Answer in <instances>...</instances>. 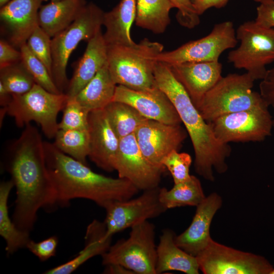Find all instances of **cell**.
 <instances>
[{
  "instance_id": "48",
  "label": "cell",
  "mask_w": 274,
  "mask_h": 274,
  "mask_svg": "<svg viewBox=\"0 0 274 274\" xmlns=\"http://www.w3.org/2000/svg\"><path fill=\"white\" fill-rule=\"evenodd\" d=\"M198 1V0H191V1H192V2L193 3V4L194 3H195V2L196 1Z\"/></svg>"
},
{
  "instance_id": "23",
  "label": "cell",
  "mask_w": 274,
  "mask_h": 274,
  "mask_svg": "<svg viewBox=\"0 0 274 274\" xmlns=\"http://www.w3.org/2000/svg\"><path fill=\"white\" fill-rule=\"evenodd\" d=\"M136 12V0H121L111 11L105 12L102 25L106 31L103 35L107 45H129L134 43L130 37V28Z\"/></svg>"
},
{
  "instance_id": "40",
  "label": "cell",
  "mask_w": 274,
  "mask_h": 274,
  "mask_svg": "<svg viewBox=\"0 0 274 274\" xmlns=\"http://www.w3.org/2000/svg\"><path fill=\"white\" fill-rule=\"evenodd\" d=\"M255 21L264 27H274V0H267L260 3L257 8Z\"/></svg>"
},
{
  "instance_id": "27",
  "label": "cell",
  "mask_w": 274,
  "mask_h": 274,
  "mask_svg": "<svg viewBox=\"0 0 274 274\" xmlns=\"http://www.w3.org/2000/svg\"><path fill=\"white\" fill-rule=\"evenodd\" d=\"M14 186L12 180L3 181L0 184V235L6 243L5 249L9 255L26 248L30 240L29 232L18 228L9 215L8 197Z\"/></svg>"
},
{
  "instance_id": "2",
  "label": "cell",
  "mask_w": 274,
  "mask_h": 274,
  "mask_svg": "<svg viewBox=\"0 0 274 274\" xmlns=\"http://www.w3.org/2000/svg\"><path fill=\"white\" fill-rule=\"evenodd\" d=\"M47 167L56 192L57 204L72 199L93 201L105 209L112 202L132 198L140 191L128 180L107 177L44 142Z\"/></svg>"
},
{
  "instance_id": "22",
  "label": "cell",
  "mask_w": 274,
  "mask_h": 274,
  "mask_svg": "<svg viewBox=\"0 0 274 274\" xmlns=\"http://www.w3.org/2000/svg\"><path fill=\"white\" fill-rule=\"evenodd\" d=\"M176 236L170 229L165 228L162 231L157 246L156 274L169 271H178L186 274L199 273L196 257L177 245Z\"/></svg>"
},
{
  "instance_id": "47",
  "label": "cell",
  "mask_w": 274,
  "mask_h": 274,
  "mask_svg": "<svg viewBox=\"0 0 274 274\" xmlns=\"http://www.w3.org/2000/svg\"><path fill=\"white\" fill-rule=\"evenodd\" d=\"M59 1V0H42V2H47V1L52 2V1Z\"/></svg>"
},
{
  "instance_id": "20",
  "label": "cell",
  "mask_w": 274,
  "mask_h": 274,
  "mask_svg": "<svg viewBox=\"0 0 274 274\" xmlns=\"http://www.w3.org/2000/svg\"><path fill=\"white\" fill-rule=\"evenodd\" d=\"M222 204V198L216 193L206 197L196 207L189 226L183 232L176 236L177 245L195 257L204 250L212 239L210 233L212 221Z\"/></svg>"
},
{
  "instance_id": "31",
  "label": "cell",
  "mask_w": 274,
  "mask_h": 274,
  "mask_svg": "<svg viewBox=\"0 0 274 274\" xmlns=\"http://www.w3.org/2000/svg\"><path fill=\"white\" fill-rule=\"evenodd\" d=\"M54 146L64 153L87 165L90 152L88 129H58L54 136Z\"/></svg>"
},
{
  "instance_id": "24",
  "label": "cell",
  "mask_w": 274,
  "mask_h": 274,
  "mask_svg": "<svg viewBox=\"0 0 274 274\" xmlns=\"http://www.w3.org/2000/svg\"><path fill=\"white\" fill-rule=\"evenodd\" d=\"M107 228L104 222L94 220L87 227L85 234V246L84 249L73 259L49 269L45 274H69L90 258L102 256L111 246L112 237L106 236Z\"/></svg>"
},
{
  "instance_id": "9",
  "label": "cell",
  "mask_w": 274,
  "mask_h": 274,
  "mask_svg": "<svg viewBox=\"0 0 274 274\" xmlns=\"http://www.w3.org/2000/svg\"><path fill=\"white\" fill-rule=\"evenodd\" d=\"M239 46L228 53L229 62L244 69L255 80H262L266 66L274 62V28L264 27L256 21H248L237 28Z\"/></svg>"
},
{
  "instance_id": "14",
  "label": "cell",
  "mask_w": 274,
  "mask_h": 274,
  "mask_svg": "<svg viewBox=\"0 0 274 274\" xmlns=\"http://www.w3.org/2000/svg\"><path fill=\"white\" fill-rule=\"evenodd\" d=\"M114 169L119 178L128 180L142 191L159 187L165 170L153 165L145 157L134 133L120 140Z\"/></svg>"
},
{
  "instance_id": "5",
  "label": "cell",
  "mask_w": 274,
  "mask_h": 274,
  "mask_svg": "<svg viewBox=\"0 0 274 274\" xmlns=\"http://www.w3.org/2000/svg\"><path fill=\"white\" fill-rule=\"evenodd\" d=\"M254 81L248 73L229 74L222 77L196 108L209 123L225 114L268 107L260 93L253 90Z\"/></svg>"
},
{
  "instance_id": "32",
  "label": "cell",
  "mask_w": 274,
  "mask_h": 274,
  "mask_svg": "<svg viewBox=\"0 0 274 274\" xmlns=\"http://www.w3.org/2000/svg\"><path fill=\"white\" fill-rule=\"evenodd\" d=\"M0 83L12 94H23L36 84L21 61L0 68Z\"/></svg>"
},
{
  "instance_id": "12",
  "label": "cell",
  "mask_w": 274,
  "mask_h": 274,
  "mask_svg": "<svg viewBox=\"0 0 274 274\" xmlns=\"http://www.w3.org/2000/svg\"><path fill=\"white\" fill-rule=\"evenodd\" d=\"M237 43L233 23L230 21L215 24L211 32L198 40L187 42L157 56V61L167 65L185 62L218 61L225 50L234 48Z\"/></svg>"
},
{
  "instance_id": "49",
  "label": "cell",
  "mask_w": 274,
  "mask_h": 274,
  "mask_svg": "<svg viewBox=\"0 0 274 274\" xmlns=\"http://www.w3.org/2000/svg\"><path fill=\"white\" fill-rule=\"evenodd\" d=\"M270 274H274V269H273V270L271 271V272L270 273Z\"/></svg>"
},
{
  "instance_id": "26",
  "label": "cell",
  "mask_w": 274,
  "mask_h": 274,
  "mask_svg": "<svg viewBox=\"0 0 274 274\" xmlns=\"http://www.w3.org/2000/svg\"><path fill=\"white\" fill-rule=\"evenodd\" d=\"M117 85L107 63L74 98L90 112L103 109L113 101Z\"/></svg>"
},
{
  "instance_id": "21",
  "label": "cell",
  "mask_w": 274,
  "mask_h": 274,
  "mask_svg": "<svg viewBox=\"0 0 274 274\" xmlns=\"http://www.w3.org/2000/svg\"><path fill=\"white\" fill-rule=\"evenodd\" d=\"M107 46L101 29L87 42L67 87L65 94L68 98L75 97L107 64Z\"/></svg>"
},
{
  "instance_id": "37",
  "label": "cell",
  "mask_w": 274,
  "mask_h": 274,
  "mask_svg": "<svg viewBox=\"0 0 274 274\" xmlns=\"http://www.w3.org/2000/svg\"><path fill=\"white\" fill-rule=\"evenodd\" d=\"M169 1L174 8L178 10L176 19L181 25L188 28H193L199 24V15L197 13L191 0Z\"/></svg>"
},
{
  "instance_id": "41",
  "label": "cell",
  "mask_w": 274,
  "mask_h": 274,
  "mask_svg": "<svg viewBox=\"0 0 274 274\" xmlns=\"http://www.w3.org/2000/svg\"><path fill=\"white\" fill-rule=\"evenodd\" d=\"M22 55L10 43L1 39L0 41V68L20 62Z\"/></svg>"
},
{
  "instance_id": "44",
  "label": "cell",
  "mask_w": 274,
  "mask_h": 274,
  "mask_svg": "<svg viewBox=\"0 0 274 274\" xmlns=\"http://www.w3.org/2000/svg\"><path fill=\"white\" fill-rule=\"evenodd\" d=\"M13 97L0 83V105L2 107H8L12 100Z\"/></svg>"
},
{
  "instance_id": "43",
  "label": "cell",
  "mask_w": 274,
  "mask_h": 274,
  "mask_svg": "<svg viewBox=\"0 0 274 274\" xmlns=\"http://www.w3.org/2000/svg\"><path fill=\"white\" fill-rule=\"evenodd\" d=\"M106 266L103 273L106 274H135L133 271L119 264H109Z\"/></svg>"
},
{
  "instance_id": "4",
  "label": "cell",
  "mask_w": 274,
  "mask_h": 274,
  "mask_svg": "<svg viewBox=\"0 0 274 274\" xmlns=\"http://www.w3.org/2000/svg\"><path fill=\"white\" fill-rule=\"evenodd\" d=\"M162 44L145 38L129 45L107 46V63L117 85L142 90L157 86L154 75L157 56L163 52Z\"/></svg>"
},
{
  "instance_id": "19",
  "label": "cell",
  "mask_w": 274,
  "mask_h": 274,
  "mask_svg": "<svg viewBox=\"0 0 274 274\" xmlns=\"http://www.w3.org/2000/svg\"><path fill=\"white\" fill-rule=\"evenodd\" d=\"M42 0H10L1 7L0 19L10 43L19 49L39 26L38 13Z\"/></svg>"
},
{
  "instance_id": "33",
  "label": "cell",
  "mask_w": 274,
  "mask_h": 274,
  "mask_svg": "<svg viewBox=\"0 0 274 274\" xmlns=\"http://www.w3.org/2000/svg\"><path fill=\"white\" fill-rule=\"evenodd\" d=\"M21 62L32 77L35 83L53 93H61L44 63L37 58L28 49L26 44L20 48Z\"/></svg>"
},
{
  "instance_id": "36",
  "label": "cell",
  "mask_w": 274,
  "mask_h": 274,
  "mask_svg": "<svg viewBox=\"0 0 274 274\" xmlns=\"http://www.w3.org/2000/svg\"><path fill=\"white\" fill-rule=\"evenodd\" d=\"M192 163L191 156L185 152L174 150L166 155L162 161V165L171 174L174 184L189 180L190 167Z\"/></svg>"
},
{
  "instance_id": "10",
  "label": "cell",
  "mask_w": 274,
  "mask_h": 274,
  "mask_svg": "<svg viewBox=\"0 0 274 274\" xmlns=\"http://www.w3.org/2000/svg\"><path fill=\"white\" fill-rule=\"evenodd\" d=\"M204 274H270L273 266L263 256L222 245L212 238L196 256Z\"/></svg>"
},
{
  "instance_id": "35",
  "label": "cell",
  "mask_w": 274,
  "mask_h": 274,
  "mask_svg": "<svg viewBox=\"0 0 274 274\" xmlns=\"http://www.w3.org/2000/svg\"><path fill=\"white\" fill-rule=\"evenodd\" d=\"M51 38L39 25L31 33L26 44L31 52L46 66L52 77Z\"/></svg>"
},
{
  "instance_id": "18",
  "label": "cell",
  "mask_w": 274,
  "mask_h": 274,
  "mask_svg": "<svg viewBox=\"0 0 274 274\" xmlns=\"http://www.w3.org/2000/svg\"><path fill=\"white\" fill-rule=\"evenodd\" d=\"M88 130L90 159L106 172L114 171V162L120 140L111 126L105 109L90 112Z\"/></svg>"
},
{
  "instance_id": "17",
  "label": "cell",
  "mask_w": 274,
  "mask_h": 274,
  "mask_svg": "<svg viewBox=\"0 0 274 274\" xmlns=\"http://www.w3.org/2000/svg\"><path fill=\"white\" fill-rule=\"evenodd\" d=\"M168 65L196 107L222 77V64L219 61L185 62Z\"/></svg>"
},
{
  "instance_id": "38",
  "label": "cell",
  "mask_w": 274,
  "mask_h": 274,
  "mask_svg": "<svg viewBox=\"0 0 274 274\" xmlns=\"http://www.w3.org/2000/svg\"><path fill=\"white\" fill-rule=\"evenodd\" d=\"M58 243L57 237L52 236L39 242L30 239L26 248L41 261H44L55 255Z\"/></svg>"
},
{
  "instance_id": "29",
  "label": "cell",
  "mask_w": 274,
  "mask_h": 274,
  "mask_svg": "<svg viewBox=\"0 0 274 274\" xmlns=\"http://www.w3.org/2000/svg\"><path fill=\"white\" fill-rule=\"evenodd\" d=\"M205 198L200 180L193 175L185 182L174 184L169 190L162 187L159 190V200L167 210L187 206L197 207Z\"/></svg>"
},
{
  "instance_id": "13",
  "label": "cell",
  "mask_w": 274,
  "mask_h": 274,
  "mask_svg": "<svg viewBox=\"0 0 274 274\" xmlns=\"http://www.w3.org/2000/svg\"><path fill=\"white\" fill-rule=\"evenodd\" d=\"M159 187L143 191L139 196L111 203L106 209L104 223L107 237L167 211L159 200Z\"/></svg>"
},
{
  "instance_id": "15",
  "label": "cell",
  "mask_w": 274,
  "mask_h": 274,
  "mask_svg": "<svg viewBox=\"0 0 274 274\" xmlns=\"http://www.w3.org/2000/svg\"><path fill=\"white\" fill-rule=\"evenodd\" d=\"M180 125L147 119L134 133L139 148L153 165L165 170L162 161L174 150H179L188 133Z\"/></svg>"
},
{
  "instance_id": "7",
  "label": "cell",
  "mask_w": 274,
  "mask_h": 274,
  "mask_svg": "<svg viewBox=\"0 0 274 274\" xmlns=\"http://www.w3.org/2000/svg\"><path fill=\"white\" fill-rule=\"evenodd\" d=\"M12 97L6 107L7 114L14 119L17 126L34 121L47 138H54L58 130V114L63 110L68 98L65 93H53L35 84L27 92Z\"/></svg>"
},
{
  "instance_id": "11",
  "label": "cell",
  "mask_w": 274,
  "mask_h": 274,
  "mask_svg": "<svg viewBox=\"0 0 274 274\" xmlns=\"http://www.w3.org/2000/svg\"><path fill=\"white\" fill-rule=\"evenodd\" d=\"M220 142H261L271 134L273 119L268 107H257L222 115L210 123Z\"/></svg>"
},
{
  "instance_id": "16",
  "label": "cell",
  "mask_w": 274,
  "mask_h": 274,
  "mask_svg": "<svg viewBox=\"0 0 274 274\" xmlns=\"http://www.w3.org/2000/svg\"><path fill=\"white\" fill-rule=\"evenodd\" d=\"M112 101L128 104L148 119L173 125L182 123L174 106L157 86L136 90L117 85Z\"/></svg>"
},
{
  "instance_id": "45",
  "label": "cell",
  "mask_w": 274,
  "mask_h": 274,
  "mask_svg": "<svg viewBox=\"0 0 274 274\" xmlns=\"http://www.w3.org/2000/svg\"><path fill=\"white\" fill-rule=\"evenodd\" d=\"M10 1V0H0V7H3Z\"/></svg>"
},
{
  "instance_id": "42",
  "label": "cell",
  "mask_w": 274,
  "mask_h": 274,
  "mask_svg": "<svg viewBox=\"0 0 274 274\" xmlns=\"http://www.w3.org/2000/svg\"><path fill=\"white\" fill-rule=\"evenodd\" d=\"M228 0H198L193 3L197 13L200 15L210 8H221L224 7Z\"/></svg>"
},
{
  "instance_id": "30",
  "label": "cell",
  "mask_w": 274,
  "mask_h": 274,
  "mask_svg": "<svg viewBox=\"0 0 274 274\" xmlns=\"http://www.w3.org/2000/svg\"><path fill=\"white\" fill-rule=\"evenodd\" d=\"M105 109L111 126L119 140L134 133L148 119L132 106L122 102L112 101Z\"/></svg>"
},
{
  "instance_id": "46",
  "label": "cell",
  "mask_w": 274,
  "mask_h": 274,
  "mask_svg": "<svg viewBox=\"0 0 274 274\" xmlns=\"http://www.w3.org/2000/svg\"><path fill=\"white\" fill-rule=\"evenodd\" d=\"M254 1L256 2H258V3H262V2H263L264 1H266L267 0H254Z\"/></svg>"
},
{
  "instance_id": "39",
  "label": "cell",
  "mask_w": 274,
  "mask_h": 274,
  "mask_svg": "<svg viewBox=\"0 0 274 274\" xmlns=\"http://www.w3.org/2000/svg\"><path fill=\"white\" fill-rule=\"evenodd\" d=\"M260 94L268 107L274 108V66L267 70L259 84ZM274 127V119H273Z\"/></svg>"
},
{
  "instance_id": "6",
  "label": "cell",
  "mask_w": 274,
  "mask_h": 274,
  "mask_svg": "<svg viewBox=\"0 0 274 274\" xmlns=\"http://www.w3.org/2000/svg\"><path fill=\"white\" fill-rule=\"evenodd\" d=\"M104 13L94 3H87L73 22L51 38L52 75L61 92L69 83L66 67L71 54L81 41L88 42L101 29Z\"/></svg>"
},
{
  "instance_id": "3",
  "label": "cell",
  "mask_w": 274,
  "mask_h": 274,
  "mask_svg": "<svg viewBox=\"0 0 274 274\" xmlns=\"http://www.w3.org/2000/svg\"><path fill=\"white\" fill-rule=\"evenodd\" d=\"M154 75L157 86L174 106L189 135L194 152L195 172L204 179L213 181V169L220 174L227 170L226 160L231 154L230 146L217 139L211 124L202 118L167 64L157 61Z\"/></svg>"
},
{
  "instance_id": "1",
  "label": "cell",
  "mask_w": 274,
  "mask_h": 274,
  "mask_svg": "<svg viewBox=\"0 0 274 274\" xmlns=\"http://www.w3.org/2000/svg\"><path fill=\"white\" fill-rule=\"evenodd\" d=\"M10 146L7 169L16 189L13 222L30 233L38 211L57 204L55 190L47 167L44 142L30 123Z\"/></svg>"
},
{
  "instance_id": "8",
  "label": "cell",
  "mask_w": 274,
  "mask_h": 274,
  "mask_svg": "<svg viewBox=\"0 0 274 274\" xmlns=\"http://www.w3.org/2000/svg\"><path fill=\"white\" fill-rule=\"evenodd\" d=\"M155 226L148 220L131 227L129 237L118 240L102 256V264H121L135 274H156Z\"/></svg>"
},
{
  "instance_id": "25",
  "label": "cell",
  "mask_w": 274,
  "mask_h": 274,
  "mask_svg": "<svg viewBox=\"0 0 274 274\" xmlns=\"http://www.w3.org/2000/svg\"><path fill=\"white\" fill-rule=\"evenodd\" d=\"M86 4L85 0H59L41 5L39 25L52 38L69 26Z\"/></svg>"
},
{
  "instance_id": "34",
  "label": "cell",
  "mask_w": 274,
  "mask_h": 274,
  "mask_svg": "<svg viewBox=\"0 0 274 274\" xmlns=\"http://www.w3.org/2000/svg\"><path fill=\"white\" fill-rule=\"evenodd\" d=\"M58 129H88V116L90 111L82 106L76 99L68 98L63 109Z\"/></svg>"
},
{
  "instance_id": "28",
  "label": "cell",
  "mask_w": 274,
  "mask_h": 274,
  "mask_svg": "<svg viewBox=\"0 0 274 274\" xmlns=\"http://www.w3.org/2000/svg\"><path fill=\"white\" fill-rule=\"evenodd\" d=\"M173 8L169 0H136L135 24L154 33H162L170 23Z\"/></svg>"
}]
</instances>
